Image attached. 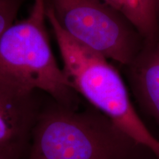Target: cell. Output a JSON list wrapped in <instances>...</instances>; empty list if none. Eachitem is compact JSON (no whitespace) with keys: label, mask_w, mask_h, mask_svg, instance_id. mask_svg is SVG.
Instances as JSON below:
<instances>
[{"label":"cell","mask_w":159,"mask_h":159,"mask_svg":"<svg viewBox=\"0 0 159 159\" xmlns=\"http://www.w3.org/2000/svg\"><path fill=\"white\" fill-rule=\"evenodd\" d=\"M26 159H158L90 104L71 108L45 94Z\"/></svg>","instance_id":"obj_1"},{"label":"cell","mask_w":159,"mask_h":159,"mask_svg":"<svg viewBox=\"0 0 159 159\" xmlns=\"http://www.w3.org/2000/svg\"><path fill=\"white\" fill-rule=\"evenodd\" d=\"M47 17L58 47L63 70L77 94L159 159V139L137 113L116 67L106 57L71 39L47 6Z\"/></svg>","instance_id":"obj_2"},{"label":"cell","mask_w":159,"mask_h":159,"mask_svg":"<svg viewBox=\"0 0 159 159\" xmlns=\"http://www.w3.org/2000/svg\"><path fill=\"white\" fill-rule=\"evenodd\" d=\"M47 22L46 0H34L28 17L15 22L0 37V73L66 106L79 108L82 97L57 63Z\"/></svg>","instance_id":"obj_3"},{"label":"cell","mask_w":159,"mask_h":159,"mask_svg":"<svg viewBox=\"0 0 159 159\" xmlns=\"http://www.w3.org/2000/svg\"><path fill=\"white\" fill-rule=\"evenodd\" d=\"M61 28L77 42L125 66L145 41L125 16L102 0H46Z\"/></svg>","instance_id":"obj_4"},{"label":"cell","mask_w":159,"mask_h":159,"mask_svg":"<svg viewBox=\"0 0 159 159\" xmlns=\"http://www.w3.org/2000/svg\"><path fill=\"white\" fill-rule=\"evenodd\" d=\"M45 94L0 73V149L27 158Z\"/></svg>","instance_id":"obj_5"},{"label":"cell","mask_w":159,"mask_h":159,"mask_svg":"<svg viewBox=\"0 0 159 159\" xmlns=\"http://www.w3.org/2000/svg\"><path fill=\"white\" fill-rule=\"evenodd\" d=\"M124 67L136 102L159 125V39L145 43L136 58Z\"/></svg>","instance_id":"obj_6"},{"label":"cell","mask_w":159,"mask_h":159,"mask_svg":"<svg viewBox=\"0 0 159 159\" xmlns=\"http://www.w3.org/2000/svg\"><path fill=\"white\" fill-rule=\"evenodd\" d=\"M128 19L144 39L154 43L159 39V20L156 0H102Z\"/></svg>","instance_id":"obj_7"},{"label":"cell","mask_w":159,"mask_h":159,"mask_svg":"<svg viewBox=\"0 0 159 159\" xmlns=\"http://www.w3.org/2000/svg\"><path fill=\"white\" fill-rule=\"evenodd\" d=\"M25 0H0V37L15 23Z\"/></svg>","instance_id":"obj_8"},{"label":"cell","mask_w":159,"mask_h":159,"mask_svg":"<svg viewBox=\"0 0 159 159\" xmlns=\"http://www.w3.org/2000/svg\"><path fill=\"white\" fill-rule=\"evenodd\" d=\"M0 159H21L15 155L11 153L2 149H0Z\"/></svg>","instance_id":"obj_9"},{"label":"cell","mask_w":159,"mask_h":159,"mask_svg":"<svg viewBox=\"0 0 159 159\" xmlns=\"http://www.w3.org/2000/svg\"><path fill=\"white\" fill-rule=\"evenodd\" d=\"M156 6L157 15H158V18L159 20V0H156Z\"/></svg>","instance_id":"obj_10"}]
</instances>
